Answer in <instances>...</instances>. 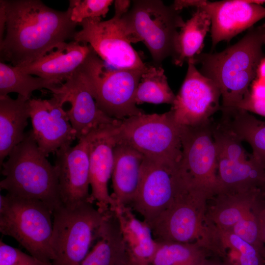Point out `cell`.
Here are the masks:
<instances>
[{
    "label": "cell",
    "instance_id": "f1b7e54d",
    "mask_svg": "<svg viewBox=\"0 0 265 265\" xmlns=\"http://www.w3.org/2000/svg\"><path fill=\"white\" fill-rule=\"evenodd\" d=\"M176 95L170 87L163 69L160 66L148 65L137 87L135 104L173 105Z\"/></svg>",
    "mask_w": 265,
    "mask_h": 265
},
{
    "label": "cell",
    "instance_id": "83f0119b",
    "mask_svg": "<svg viewBox=\"0 0 265 265\" xmlns=\"http://www.w3.org/2000/svg\"><path fill=\"white\" fill-rule=\"evenodd\" d=\"M56 81L24 73L17 67L0 62V96L17 93L30 99L33 91L46 88L53 93L58 88Z\"/></svg>",
    "mask_w": 265,
    "mask_h": 265
},
{
    "label": "cell",
    "instance_id": "d6a6232c",
    "mask_svg": "<svg viewBox=\"0 0 265 265\" xmlns=\"http://www.w3.org/2000/svg\"><path fill=\"white\" fill-rule=\"evenodd\" d=\"M112 0H70L71 19L79 24L85 19L106 17Z\"/></svg>",
    "mask_w": 265,
    "mask_h": 265
},
{
    "label": "cell",
    "instance_id": "74e56055",
    "mask_svg": "<svg viewBox=\"0 0 265 265\" xmlns=\"http://www.w3.org/2000/svg\"><path fill=\"white\" fill-rule=\"evenodd\" d=\"M6 26V16L5 10L2 4L0 3V43L3 40L4 32Z\"/></svg>",
    "mask_w": 265,
    "mask_h": 265
},
{
    "label": "cell",
    "instance_id": "3957f363",
    "mask_svg": "<svg viewBox=\"0 0 265 265\" xmlns=\"http://www.w3.org/2000/svg\"><path fill=\"white\" fill-rule=\"evenodd\" d=\"M4 161L0 189L11 195L39 200L53 211L62 205L59 169L39 149L30 130Z\"/></svg>",
    "mask_w": 265,
    "mask_h": 265
},
{
    "label": "cell",
    "instance_id": "8992f818",
    "mask_svg": "<svg viewBox=\"0 0 265 265\" xmlns=\"http://www.w3.org/2000/svg\"><path fill=\"white\" fill-rule=\"evenodd\" d=\"M118 143L127 144L144 157L168 165L182 158V126L171 110L162 114H141L119 120L115 126Z\"/></svg>",
    "mask_w": 265,
    "mask_h": 265
},
{
    "label": "cell",
    "instance_id": "ac0fdd59",
    "mask_svg": "<svg viewBox=\"0 0 265 265\" xmlns=\"http://www.w3.org/2000/svg\"><path fill=\"white\" fill-rule=\"evenodd\" d=\"M101 128L88 135L91 199L101 212L106 213L113 205L107 184L113 166V149L118 143L115 126Z\"/></svg>",
    "mask_w": 265,
    "mask_h": 265
},
{
    "label": "cell",
    "instance_id": "d590c367",
    "mask_svg": "<svg viewBox=\"0 0 265 265\" xmlns=\"http://www.w3.org/2000/svg\"><path fill=\"white\" fill-rule=\"evenodd\" d=\"M250 93L256 98L265 100V80L258 78L254 80Z\"/></svg>",
    "mask_w": 265,
    "mask_h": 265
},
{
    "label": "cell",
    "instance_id": "ffe728a7",
    "mask_svg": "<svg viewBox=\"0 0 265 265\" xmlns=\"http://www.w3.org/2000/svg\"><path fill=\"white\" fill-rule=\"evenodd\" d=\"M113 157L111 174L113 192L111 194L112 207H130L138 189L145 157L132 147L119 142L114 148Z\"/></svg>",
    "mask_w": 265,
    "mask_h": 265
},
{
    "label": "cell",
    "instance_id": "f35d334b",
    "mask_svg": "<svg viewBox=\"0 0 265 265\" xmlns=\"http://www.w3.org/2000/svg\"><path fill=\"white\" fill-rule=\"evenodd\" d=\"M257 76L258 78L265 80V57L260 62L257 70Z\"/></svg>",
    "mask_w": 265,
    "mask_h": 265
},
{
    "label": "cell",
    "instance_id": "e575fe53",
    "mask_svg": "<svg viewBox=\"0 0 265 265\" xmlns=\"http://www.w3.org/2000/svg\"><path fill=\"white\" fill-rule=\"evenodd\" d=\"M237 108L265 117V100L255 98L250 91L239 104Z\"/></svg>",
    "mask_w": 265,
    "mask_h": 265
},
{
    "label": "cell",
    "instance_id": "277c9868",
    "mask_svg": "<svg viewBox=\"0 0 265 265\" xmlns=\"http://www.w3.org/2000/svg\"><path fill=\"white\" fill-rule=\"evenodd\" d=\"M53 211L37 200L7 193L0 196V231L15 239L32 256L51 264Z\"/></svg>",
    "mask_w": 265,
    "mask_h": 265
},
{
    "label": "cell",
    "instance_id": "836d02e7",
    "mask_svg": "<svg viewBox=\"0 0 265 265\" xmlns=\"http://www.w3.org/2000/svg\"><path fill=\"white\" fill-rule=\"evenodd\" d=\"M0 265H51L0 240Z\"/></svg>",
    "mask_w": 265,
    "mask_h": 265
},
{
    "label": "cell",
    "instance_id": "f546056e",
    "mask_svg": "<svg viewBox=\"0 0 265 265\" xmlns=\"http://www.w3.org/2000/svg\"><path fill=\"white\" fill-rule=\"evenodd\" d=\"M158 243L151 265H202L210 256L199 241Z\"/></svg>",
    "mask_w": 265,
    "mask_h": 265
},
{
    "label": "cell",
    "instance_id": "8fae6325",
    "mask_svg": "<svg viewBox=\"0 0 265 265\" xmlns=\"http://www.w3.org/2000/svg\"><path fill=\"white\" fill-rule=\"evenodd\" d=\"M122 17L114 15L109 20L85 19L78 25L82 29L73 40L89 44L96 53L113 68L146 71L148 67L131 45L122 24Z\"/></svg>",
    "mask_w": 265,
    "mask_h": 265
},
{
    "label": "cell",
    "instance_id": "52a82bcc",
    "mask_svg": "<svg viewBox=\"0 0 265 265\" xmlns=\"http://www.w3.org/2000/svg\"><path fill=\"white\" fill-rule=\"evenodd\" d=\"M79 68L98 108L106 115L122 120L144 113L137 107L134 97L147 70L109 68L92 48Z\"/></svg>",
    "mask_w": 265,
    "mask_h": 265
},
{
    "label": "cell",
    "instance_id": "ab89813d",
    "mask_svg": "<svg viewBox=\"0 0 265 265\" xmlns=\"http://www.w3.org/2000/svg\"><path fill=\"white\" fill-rule=\"evenodd\" d=\"M202 265H227L219 259L211 257L205 260Z\"/></svg>",
    "mask_w": 265,
    "mask_h": 265
},
{
    "label": "cell",
    "instance_id": "7a4b0ae2",
    "mask_svg": "<svg viewBox=\"0 0 265 265\" xmlns=\"http://www.w3.org/2000/svg\"><path fill=\"white\" fill-rule=\"evenodd\" d=\"M265 25L249 29L239 41L223 51L200 53L193 60L201 65V73L218 86L222 97L220 110L237 108L250 92L249 87L257 76L264 58Z\"/></svg>",
    "mask_w": 265,
    "mask_h": 265
},
{
    "label": "cell",
    "instance_id": "7402d4cb",
    "mask_svg": "<svg viewBox=\"0 0 265 265\" xmlns=\"http://www.w3.org/2000/svg\"><path fill=\"white\" fill-rule=\"evenodd\" d=\"M265 195V189L236 193H220L213 196L207 207L206 222L218 228L231 229L245 216Z\"/></svg>",
    "mask_w": 265,
    "mask_h": 265
},
{
    "label": "cell",
    "instance_id": "6da1fadb",
    "mask_svg": "<svg viewBox=\"0 0 265 265\" xmlns=\"http://www.w3.org/2000/svg\"><path fill=\"white\" fill-rule=\"evenodd\" d=\"M6 16V34L0 43V62L28 65L58 44L73 39L78 24L71 7L51 8L39 0H0Z\"/></svg>",
    "mask_w": 265,
    "mask_h": 265
},
{
    "label": "cell",
    "instance_id": "9a60e30c",
    "mask_svg": "<svg viewBox=\"0 0 265 265\" xmlns=\"http://www.w3.org/2000/svg\"><path fill=\"white\" fill-rule=\"evenodd\" d=\"M64 103L57 94L49 100L30 99L29 115L34 138L40 150L47 157L60 148L71 146L77 138Z\"/></svg>",
    "mask_w": 265,
    "mask_h": 265
},
{
    "label": "cell",
    "instance_id": "5bb4252c",
    "mask_svg": "<svg viewBox=\"0 0 265 265\" xmlns=\"http://www.w3.org/2000/svg\"><path fill=\"white\" fill-rule=\"evenodd\" d=\"M190 6L202 8L209 14L212 49L219 42H229L265 18V0H191Z\"/></svg>",
    "mask_w": 265,
    "mask_h": 265
},
{
    "label": "cell",
    "instance_id": "ba28073f",
    "mask_svg": "<svg viewBox=\"0 0 265 265\" xmlns=\"http://www.w3.org/2000/svg\"><path fill=\"white\" fill-rule=\"evenodd\" d=\"M86 202L69 207L62 204L53 212L51 265H80L99 236L107 213Z\"/></svg>",
    "mask_w": 265,
    "mask_h": 265
},
{
    "label": "cell",
    "instance_id": "484cf974",
    "mask_svg": "<svg viewBox=\"0 0 265 265\" xmlns=\"http://www.w3.org/2000/svg\"><path fill=\"white\" fill-rule=\"evenodd\" d=\"M222 112L220 123L250 145L252 157L265 168V121L240 108Z\"/></svg>",
    "mask_w": 265,
    "mask_h": 265
},
{
    "label": "cell",
    "instance_id": "44dd1931",
    "mask_svg": "<svg viewBox=\"0 0 265 265\" xmlns=\"http://www.w3.org/2000/svg\"><path fill=\"white\" fill-rule=\"evenodd\" d=\"M110 210L118 220L131 261L137 265H151L159 243L150 225L138 219L130 207L114 205Z\"/></svg>",
    "mask_w": 265,
    "mask_h": 265
},
{
    "label": "cell",
    "instance_id": "4fadbf2b",
    "mask_svg": "<svg viewBox=\"0 0 265 265\" xmlns=\"http://www.w3.org/2000/svg\"><path fill=\"white\" fill-rule=\"evenodd\" d=\"M220 90L216 84L188 63L185 79L170 109L176 122L184 127H195L211 120L220 109Z\"/></svg>",
    "mask_w": 265,
    "mask_h": 265
},
{
    "label": "cell",
    "instance_id": "d6986e66",
    "mask_svg": "<svg viewBox=\"0 0 265 265\" xmlns=\"http://www.w3.org/2000/svg\"><path fill=\"white\" fill-rule=\"evenodd\" d=\"M91 49L87 43L62 42L32 63L17 67L24 73L62 84L84 61Z\"/></svg>",
    "mask_w": 265,
    "mask_h": 265
},
{
    "label": "cell",
    "instance_id": "4dcf8cb0",
    "mask_svg": "<svg viewBox=\"0 0 265 265\" xmlns=\"http://www.w3.org/2000/svg\"><path fill=\"white\" fill-rule=\"evenodd\" d=\"M212 132L218 152V157L230 160L244 161L250 159L242 141L220 122L212 125Z\"/></svg>",
    "mask_w": 265,
    "mask_h": 265
},
{
    "label": "cell",
    "instance_id": "7bdbcfd3",
    "mask_svg": "<svg viewBox=\"0 0 265 265\" xmlns=\"http://www.w3.org/2000/svg\"><path fill=\"white\" fill-rule=\"evenodd\" d=\"M130 265H136V264H134V263H132V262L131 261Z\"/></svg>",
    "mask_w": 265,
    "mask_h": 265
},
{
    "label": "cell",
    "instance_id": "7c38bea8",
    "mask_svg": "<svg viewBox=\"0 0 265 265\" xmlns=\"http://www.w3.org/2000/svg\"><path fill=\"white\" fill-rule=\"evenodd\" d=\"M186 189L177 165H168L145 158L139 186L130 207L149 224Z\"/></svg>",
    "mask_w": 265,
    "mask_h": 265
},
{
    "label": "cell",
    "instance_id": "4316f807",
    "mask_svg": "<svg viewBox=\"0 0 265 265\" xmlns=\"http://www.w3.org/2000/svg\"><path fill=\"white\" fill-rule=\"evenodd\" d=\"M211 26L209 14L204 9L197 8L179 31L175 53L172 57L175 65L181 66L186 62L192 63L194 58L201 53L205 37Z\"/></svg>",
    "mask_w": 265,
    "mask_h": 265
},
{
    "label": "cell",
    "instance_id": "5b68a950",
    "mask_svg": "<svg viewBox=\"0 0 265 265\" xmlns=\"http://www.w3.org/2000/svg\"><path fill=\"white\" fill-rule=\"evenodd\" d=\"M131 43L142 42L155 66L175 53L178 29L185 24L180 11L159 0H136L121 18Z\"/></svg>",
    "mask_w": 265,
    "mask_h": 265
},
{
    "label": "cell",
    "instance_id": "9c48e42d",
    "mask_svg": "<svg viewBox=\"0 0 265 265\" xmlns=\"http://www.w3.org/2000/svg\"><path fill=\"white\" fill-rule=\"evenodd\" d=\"M212 123L195 127L182 126V158L178 163L188 189L210 199L218 192V152L212 132Z\"/></svg>",
    "mask_w": 265,
    "mask_h": 265
},
{
    "label": "cell",
    "instance_id": "8d00e7d4",
    "mask_svg": "<svg viewBox=\"0 0 265 265\" xmlns=\"http://www.w3.org/2000/svg\"><path fill=\"white\" fill-rule=\"evenodd\" d=\"M131 1L128 0H116L114 1V14L122 17L129 10Z\"/></svg>",
    "mask_w": 265,
    "mask_h": 265
},
{
    "label": "cell",
    "instance_id": "b9f144b4",
    "mask_svg": "<svg viewBox=\"0 0 265 265\" xmlns=\"http://www.w3.org/2000/svg\"><path fill=\"white\" fill-rule=\"evenodd\" d=\"M261 212L262 214L265 217V197L262 202Z\"/></svg>",
    "mask_w": 265,
    "mask_h": 265
},
{
    "label": "cell",
    "instance_id": "30bf717a",
    "mask_svg": "<svg viewBox=\"0 0 265 265\" xmlns=\"http://www.w3.org/2000/svg\"><path fill=\"white\" fill-rule=\"evenodd\" d=\"M209 198L200 192L186 190L149 225L157 242H194L206 231Z\"/></svg>",
    "mask_w": 265,
    "mask_h": 265
},
{
    "label": "cell",
    "instance_id": "cb8c5ba5",
    "mask_svg": "<svg viewBox=\"0 0 265 265\" xmlns=\"http://www.w3.org/2000/svg\"><path fill=\"white\" fill-rule=\"evenodd\" d=\"M217 178V194L265 189V168L252 155L244 161L218 157Z\"/></svg>",
    "mask_w": 265,
    "mask_h": 265
},
{
    "label": "cell",
    "instance_id": "d4e9b609",
    "mask_svg": "<svg viewBox=\"0 0 265 265\" xmlns=\"http://www.w3.org/2000/svg\"><path fill=\"white\" fill-rule=\"evenodd\" d=\"M18 95L16 99L0 96V163L24 139L30 118L28 101Z\"/></svg>",
    "mask_w": 265,
    "mask_h": 265
},
{
    "label": "cell",
    "instance_id": "1f68e13d",
    "mask_svg": "<svg viewBox=\"0 0 265 265\" xmlns=\"http://www.w3.org/2000/svg\"><path fill=\"white\" fill-rule=\"evenodd\" d=\"M264 197L230 230L241 239L255 247L265 259V249L262 239L260 217Z\"/></svg>",
    "mask_w": 265,
    "mask_h": 265
},
{
    "label": "cell",
    "instance_id": "603a6c76",
    "mask_svg": "<svg viewBox=\"0 0 265 265\" xmlns=\"http://www.w3.org/2000/svg\"><path fill=\"white\" fill-rule=\"evenodd\" d=\"M130 257L113 211L106 215L97 239L80 265H130Z\"/></svg>",
    "mask_w": 265,
    "mask_h": 265
},
{
    "label": "cell",
    "instance_id": "60d3db41",
    "mask_svg": "<svg viewBox=\"0 0 265 265\" xmlns=\"http://www.w3.org/2000/svg\"><path fill=\"white\" fill-rule=\"evenodd\" d=\"M260 221H261V226L262 239H263V241L264 246H265V217L262 214L261 211H260Z\"/></svg>",
    "mask_w": 265,
    "mask_h": 265
},
{
    "label": "cell",
    "instance_id": "2e32d148",
    "mask_svg": "<svg viewBox=\"0 0 265 265\" xmlns=\"http://www.w3.org/2000/svg\"><path fill=\"white\" fill-rule=\"evenodd\" d=\"M53 94L58 95L64 104L70 103L71 107L67 113L78 140L119 121L98 108L79 68Z\"/></svg>",
    "mask_w": 265,
    "mask_h": 265
},
{
    "label": "cell",
    "instance_id": "ee69618b",
    "mask_svg": "<svg viewBox=\"0 0 265 265\" xmlns=\"http://www.w3.org/2000/svg\"><path fill=\"white\" fill-rule=\"evenodd\" d=\"M264 25H265V23H264ZM264 44H265V33L264 36Z\"/></svg>",
    "mask_w": 265,
    "mask_h": 265
},
{
    "label": "cell",
    "instance_id": "e0dca14e",
    "mask_svg": "<svg viewBox=\"0 0 265 265\" xmlns=\"http://www.w3.org/2000/svg\"><path fill=\"white\" fill-rule=\"evenodd\" d=\"M55 165L59 169V186L62 204L72 207L91 202L89 192L90 165L87 136L56 152Z\"/></svg>",
    "mask_w": 265,
    "mask_h": 265
}]
</instances>
